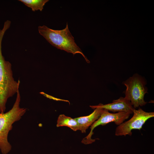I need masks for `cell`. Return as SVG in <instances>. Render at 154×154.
<instances>
[{
	"label": "cell",
	"mask_w": 154,
	"mask_h": 154,
	"mask_svg": "<svg viewBox=\"0 0 154 154\" xmlns=\"http://www.w3.org/2000/svg\"><path fill=\"white\" fill-rule=\"evenodd\" d=\"M89 115L74 118L78 123L79 130L82 133H85L89 127L100 117L103 109L96 108Z\"/></svg>",
	"instance_id": "ba28073f"
},
{
	"label": "cell",
	"mask_w": 154,
	"mask_h": 154,
	"mask_svg": "<svg viewBox=\"0 0 154 154\" xmlns=\"http://www.w3.org/2000/svg\"><path fill=\"white\" fill-rule=\"evenodd\" d=\"M8 26L4 25L0 30V112L4 113L8 98L17 93L20 81H15L13 77L11 64L6 60L2 52V42Z\"/></svg>",
	"instance_id": "6da1fadb"
},
{
	"label": "cell",
	"mask_w": 154,
	"mask_h": 154,
	"mask_svg": "<svg viewBox=\"0 0 154 154\" xmlns=\"http://www.w3.org/2000/svg\"><path fill=\"white\" fill-rule=\"evenodd\" d=\"M38 30L39 33L53 46L73 55L80 54L88 63L90 62L75 43L74 37L69 31L67 23L66 27L61 30H54L44 25L39 26Z\"/></svg>",
	"instance_id": "7a4b0ae2"
},
{
	"label": "cell",
	"mask_w": 154,
	"mask_h": 154,
	"mask_svg": "<svg viewBox=\"0 0 154 154\" xmlns=\"http://www.w3.org/2000/svg\"><path fill=\"white\" fill-rule=\"evenodd\" d=\"M130 114L129 113L125 112L112 113L106 109H103L99 118L91 125L90 133L82 139V143L88 144L95 141V140L92 139L91 137L93 134V130L97 127L101 125H105L111 122H114L116 125H119L127 119Z\"/></svg>",
	"instance_id": "8992f818"
},
{
	"label": "cell",
	"mask_w": 154,
	"mask_h": 154,
	"mask_svg": "<svg viewBox=\"0 0 154 154\" xmlns=\"http://www.w3.org/2000/svg\"><path fill=\"white\" fill-rule=\"evenodd\" d=\"M26 6L31 8L33 11H42L45 4L48 0H19Z\"/></svg>",
	"instance_id": "30bf717a"
},
{
	"label": "cell",
	"mask_w": 154,
	"mask_h": 154,
	"mask_svg": "<svg viewBox=\"0 0 154 154\" xmlns=\"http://www.w3.org/2000/svg\"><path fill=\"white\" fill-rule=\"evenodd\" d=\"M17 93L12 108L5 113L0 112V150L2 154H7L11 150V146L8 140L9 133L13 128V124L19 120L26 111V108L20 107L21 96L19 90Z\"/></svg>",
	"instance_id": "3957f363"
},
{
	"label": "cell",
	"mask_w": 154,
	"mask_h": 154,
	"mask_svg": "<svg viewBox=\"0 0 154 154\" xmlns=\"http://www.w3.org/2000/svg\"><path fill=\"white\" fill-rule=\"evenodd\" d=\"M133 114V117L130 119L117 127L115 131L116 135L131 136L132 133V130H140L148 119L154 117L153 112H147L140 108L137 110L134 109Z\"/></svg>",
	"instance_id": "5b68a950"
},
{
	"label": "cell",
	"mask_w": 154,
	"mask_h": 154,
	"mask_svg": "<svg viewBox=\"0 0 154 154\" xmlns=\"http://www.w3.org/2000/svg\"><path fill=\"white\" fill-rule=\"evenodd\" d=\"M57 123V127L66 126L74 131L79 130L78 123L75 119L64 114H61L59 116Z\"/></svg>",
	"instance_id": "9c48e42d"
},
{
	"label": "cell",
	"mask_w": 154,
	"mask_h": 154,
	"mask_svg": "<svg viewBox=\"0 0 154 154\" xmlns=\"http://www.w3.org/2000/svg\"><path fill=\"white\" fill-rule=\"evenodd\" d=\"M123 83L126 87L124 92L125 97L130 102L135 109L147 104L144 97L148 93L147 88L145 86L146 82L144 78L135 74Z\"/></svg>",
	"instance_id": "277c9868"
},
{
	"label": "cell",
	"mask_w": 154,
	"mask_h": 154,
	"mask_svg": "<svg viewBox=\"0 0 154 154\" xmlns=\"http://www.w3.org/2000/svg\"><path fill=\"white\" fill-rule=\"evenodd\" d=\"M90 107L94 109L100 108L114 113L125 112L129 113L131 114L133 113L135 109L129 100L125 97H121L117 100H113L110 103L105 105L100 104L98 105L90 106Z\"/></svg>",
	"instance_id": "52a82bcc"
}]
</instances>
